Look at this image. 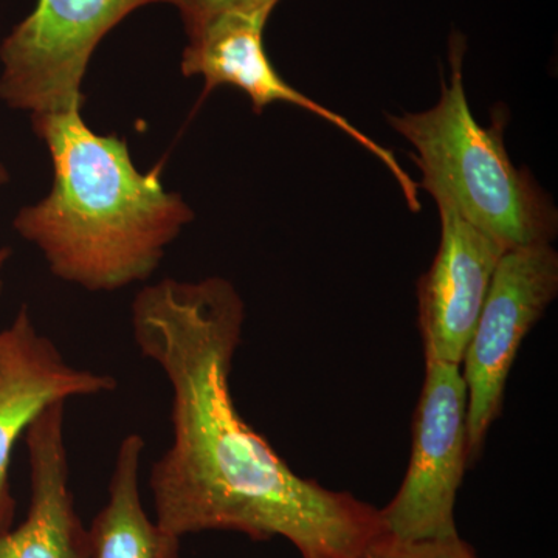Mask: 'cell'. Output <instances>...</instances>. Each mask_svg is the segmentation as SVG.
<instances>
[{
  "mask_svg": "<svg viewBox=\"0 0 558 558\" xmlns=\"http://www.w3.org/2000/svg\"><path fill=\"white\" fill-rule=\"evenodd\" d=\"M244 322V301L219 277L161 279L132 303L135 343L172 391V444L149 473L157 523L180 538L234 531L289 539L303 558H369L385 538L380 510L301 478L234 405Z\"/></svg>",
  "mask_w": 558,
  "mask_h": 558,
  "instance_id": "1",
  "label": "cell"
},
{
  "mask_svg": "<svg viewBox=\"0 0 558 558\" xmlns=\"http://www.w3.org/2000/svg\"><path fill=\"white\" fill-rule=\"evenodd\" d=\"M32 121L49 150L53 185L17 213L14 230L62 281L90 292L146 281L193 220V209L165 190L159 170L135 168L124 140L92 131L81 109L38 113Z\"/></svg>",
  "mask_w": 558,
  "mask_h": 558,
  "instance_id": "2",
  "label": "cell"
},
{
  "mask_svg": "<svg viewBox=\"0 0 558 558\" xmlns=\"http://www.w3.org/2000/svg\"><path fill=\"white\" fill-rule=\"evenodd\" d=\"M465 40L451 36L450 83L442 80L433 108L389 116V126L409 140L422 172L421 186L449 202L473 227L506 250L550 245L558 213L548 194L506 150L505 121L483 126L470 110L464 86Z\"/></svg>",
  "mask_w": 558,
  "mask_h": 558,
  "instance_id": "3",
  "label": "cell"
},
{
  "mask_svg": "<svg viewBox=\"0 0 558 558\" xmlns=\"http://www.w3.org/2000/svg\"><path fill=\"white\" fill-rule=\"evenodd\" d=\"M165 0H38L0 44V100L32 116L83 108L87 65L132 11Z\"/></svg>",
  "mask_w": 558,
  "mask_h": 558,
  "instance_id": "4",
  "label": "cell"
},
{
  "mask_svg": "<svg viewBox=\"0 0 558 558\" xmlns=\"http://www.w3.org/2000/svg\"><path fill=\"white\" fill-rule=\"evenodd\" d=\"M409 470L380 509L385 538L399 543L457 537L454 506L469 465L468 387L461 366L425 362Z\"/></svg>",
  "mask_w": 558,
  "mask_h": 558,
  "instance_id": "5",
  "label": "cell"
},
{
  "mask_svg": "<svg viewBox=\"0 0 558 558\" xmlns=\"http://www.w3.org/2000/svg\"><path fill=\"white\" fill-rule=\"evenodd\" d=\"M558 293V255L550 245L508 250L492 278L461 365L468 387L469 464L478 461L501 414L506 384L524 337Z\"/></svg>",
  "mask_w": 558,
  "mask_h": 558,
  "instance_id": "6",
  "label": "cell"
},
{
  "mask_svg": "<svg viewBox=\"0 0 558 558\" xmlns=\"http://www.w3.org/2000/svg\"><path fill=\"white\" fill-rule=\"evenodd\" d=\"M267 21L263 16L226 14L190 33L186 35L189 46L182 58L183 75L202 76L207 94L220 86L236 87L247 94L256 113L274 102H288L322 117L374 154L399 183L411 211H418L422 207L418 185L400 167L391 150L363 134L344 117L293 89L281 78L264 49L263 35Z\"/></svg>",
  "mask_w": 558,
  "mask_h": 558,
  "instance_id": "7",
  "label": "cell"
},
{
  "mask_svg": "<svg viewBox=\"0 0 558 558\" xmlns=\"http://www.w3.org/2000/svg\"><path fill=\"white\" fill-rule=\"evenodd\" d=\"M116 388L112 376L70 365L57 344L36 329L27 306L0 330V534L13 527L17 505L10 486V462L32 422L51 403Z\"/></svg>",
  "mask_w": 558,
  "mask_h": 558,
  "instance_id": "8",
  "label": "cell"
},
{
  "mask_svg": "<svg viewBox=\"0 0 558 558\" xmlns=\"http://www.w3.org/2000/svg\"><path fill=\"white\" fill-rule=\"evenodd\" d=\"M440 242L432 267L417 286L418 328L425 362L461 366L483 311L492 278L508 250L436 201Z\"/></svg>",
  "mask_w": 558,
  "mask_h": 558,
  "instance_id": "9",
  "label": "cell"
},
{
  "mask_svg": "<svg viewBox=\"0 0 558 558\" xmlns=\"http://www.w3.org/2000/svg\"><path fill=\"white\" fill-rule=\"evenodd\" d=\"M65 402L47 407L25 432L31 462V508L16 529L0 534V558H90L70 488L64 438Z\"/></svg>",
  "mask_w": 558,
  "mask_h": 558,
  "instance_id": "10",
  "label": "cell"
},
{
  "mask_svg": "<svg viewBox=\"0 0 558 558\" xmlns=\"http://www.w3.org/2000/svg\"><path fill=\"white\" fill-rule=\"evenodd\" d=\"M145 439L121 440L109 481L108 502L89 529L90 558H180V537L150 520L140 494Z\"/></svg>",
  "mask_w": 558,
  "mask_h": 558,
  "instance_id": "11",
  "label": "cell"
},
{
  "mask_svg": "<svg viewBox=\"0 0 558 558\" xmlns=\"http://www.w3.org/2000/svg\"><path fill=\"white\" fill-rule=\"evenodd\" d=\"M281 0H165L178 9L186 35L196 32L202 25L226 14L263 16L269 20L271 11Z\"/></svg>",
  "mask_w": 558,
  "mask_h": 558,
  "instance_id": "12",
  "label": "cell"
},
{
  "mask_svg": "<svg viewBox=\"0 0 558 558\" xmlns=\"http://www.w3.org/2000/svg\"><path fill=\"white\" fill-rule=\"evenodd\" d=\"M369 558H478L475 550L459 535L457 537L399 543L384 538Z\"/></svg>",
  "mask_w": 558,
  "mask_h": 558,
  "instance_id": "13",
  "label": "cell"
},
{
  "mask_svg": "<svg viewBox=\"0 0 558 558\" xmlns=\"http://www.w3.org/2000/svg\"><path fill=\"white\" fill-rule=\"evenodd\" d=\"M11 256V248L9 247H0V296H2L3 292V269H5L7 263H9Z\"/></svg>",
  "mask_w": 558,
  "mask_h": 558,
  "instance_id": "14",
  "label": "cell"
},
{
  "mask_svg": "<svg viewBox=\"0 0 558 558\" xmlns=\"http://www.w3.org/2000/svg\"><path fill=\"white\" fill-rule=\"evenodd\" d=\"M10 182V171L5 167L2 159H0V186L7 185Z\"/></svg>",
  "mask_w": 558,
  "mask_h": 558,
  "instance_id": "15",
  "label": "cell"
}]
</instances>
